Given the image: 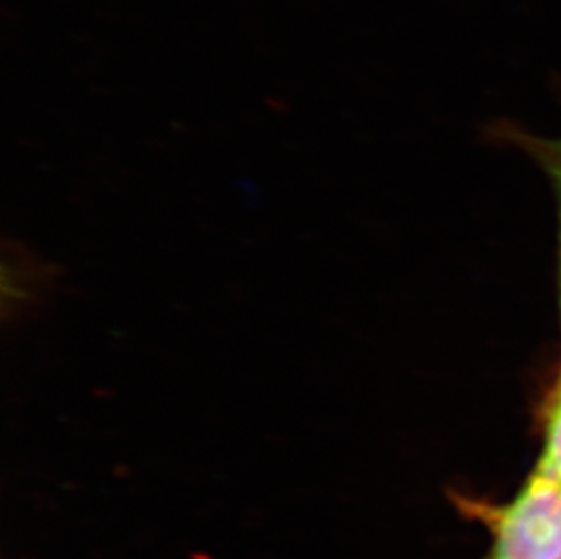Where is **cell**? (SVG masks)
Listing matches in <instances>:
<instances>
[{"mask_svg":"<svg viewBox=\"0 0 561 559\" xmlns=\"http://www.w3.org/2000/svg\"><path fill=\"white\" fill-rule=\"evenodd\" d=\"M493 534L489 559H561V480L541 465L508 503L456 497Z\"/></svg>","mask_w":561,"mask_h":559,"instance_id":"cell-1","label":"cell"},{"mask_svg":"<svg viewBox=\"0 0 561 559\" xmlns=\"http://www.w3.org/2000/svg\"><path fill=\"white\" fill-rule=\"evenodd\" d=\"M60 265L26 243L5 237L0 248V322L19 328L43 317L59 287Z\"/></svg>","mask_w":561,"mask_h":559,"instance_id":"cell-2","label":"cell"},{"mask_svg":"<svg viewBox=\"0 0 561 559\" xmlns=\"http://www.w3.org/2000/svg\"><path fill=\"white\" fill-rule=\"evenodd\" d=\"M538 465L561 480V369L543 407V450Z\"/></svg>","mask_w":561,"mask_h":559,"instance_id":"cell-3","label":"cell"},{"mask_svg":"<svg viewBox=\"0 0 561 559\" xmlns=\"http://www.w3.org/2000/svg\"><path fill=\"white\" fill-rule=\"evenodd\" d=\"M536 159L540 160L541 164L546 166L547 173L551 176L554 191H557L558 198V215H560V307H561V159L551 157V155L541 153V151H533Z\"/></svg>","mask_w":561,"mask_h":559,"instance_id":"cell-4","label":"cell"},{"mask_svg":"<svg viewBox=\"0 0 561 559\" xmlns=\"http://www.w3.org/2000/svg\"><path fill=\"white\" fill-rule=\"evenodd\" d=\"M519 142L527 144V149L530 151H541V153L551 155V157H557V159H561V140H538V138H529L524 137V135H519Z\"/></svg>","mask_w":561,"mask_h":559,"instance_id":"cell-5","label":"cell"}]
</instances>
